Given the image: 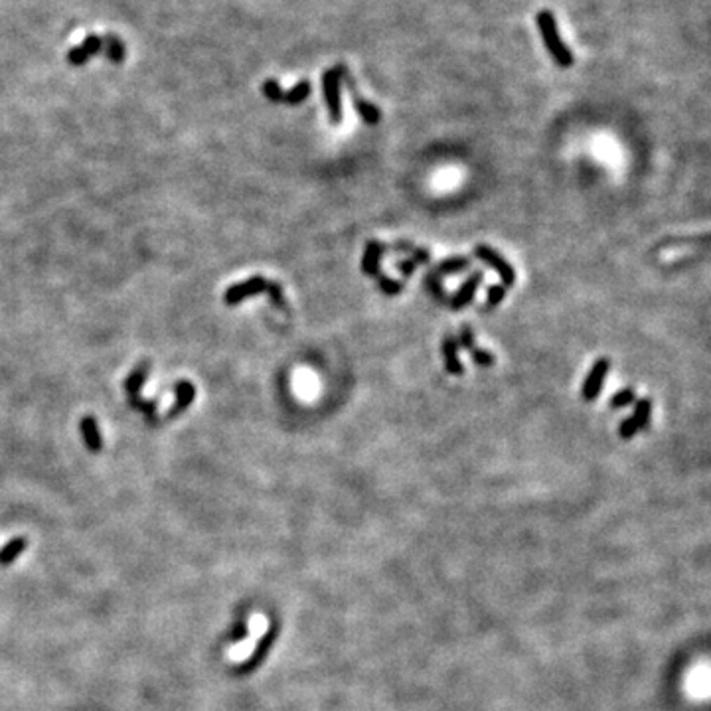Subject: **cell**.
<instances>
[{
    "mask_svg": "<svg viewBox=\"0 0 711 711\" xmlns=\"http://www.w3.org/2000/svg\"><path fill=\"white\" fill-rule=\"evenodd\" d=\"M267 287H269V281L265 277H261V275H255V277H249L245 281L231 285L230 289L223 293V301H226L228 306H235V304H241L249 296L267 293Z\"/></svg>",
    "mask_w": 711,
    "mask_h": 711,
    "instance_id": "cell-2",
    "label": "cell"
},
{
    "mask_svg": "<svg viewBox=\"0 0 711 711\" xmlns=\"http://www.w3.org/2000/svg\"><path fill=\"white\" fill-rule=\"evenodd\" d=\"M467 269H471V259L469 257H449L445 261H441L433 273L439 275V277H449V275H459V273H464Z\"/></svg>",
    "mask_w": 711,
    "mask_h": 711,
    "instance_id": "cell-16",
    "label": "cell"
},
{
    "mask_svg": "<svg viewBox=\"0 0 711 711\" xmlns=\"http://www.w3.org/2000/svg\"><path fill=\"white\" fill-rule=\"evenodd\" d=\"M336 70H338L340 79H344L346 85H348L350 91H352V101H354V107L356 111H358V115H360V119L370 126L377 125V123L381 121V111H379L374 103H370V101H366L364 97H360V93L356 91L354 81H352V77H350V72H346L344 65H338Z\"/></svg>",
    "mask_w": 711,
    "mask_h": 711,
    "instance_id": "cell-6",
    "label": "cell"
},
{
    "mask_svg": "<svg viewBox=\"0 0 711 711\" xmlns=\"http://www.w3.org/2000/svg\"><path fill=\"white\" fill-rule=\"evenodd\" d=\"M267 294H269V301H271L277 308H285L287 303H285V294H282V289L279 282L269 281V287H267Z\"/></svg>",
    "mask_w": 711,
    "mask_h": 711,
    "instance_id": "cell-26",
    "label": "cell"
},
{
    "mask_svg": "<svg viewBox=\"0 0 711 711\" xmlns=\"http://www.w3.org/2000/svg\"><path fill=\"white\" fill-rule=\"evenodd\" d=\"M506 293H508V289L504 287L502 282L500 285H492L490 289L486 291V308H496L504 301Z\"/></svg>",
    "mask_w": 711,
    "mask_h": 711,
    "instance_id": "cell-25",
    "label": "cell"
},
{
    "mask_svg": "<svg viewBox=\"0 0 711 711\" xmlns=\"http://www.w3.org/2000/svg\"><path fill=\"white\" fill-rule=\"evenodd\" d=\"M79 429H81V435H84V443L87 450L91 452H99L103 449V439H101V433H99V425H97V419L95 417H84L81 423H79Z\"/></svg>",
    "mask_w": 711,
    "mask_h": 711,
    "instance_id": "cell-15",
    "label": "cell"
},
{
    "mask_svg": "<svg viewBox=\"0 0 711 711\" xmlns=\"http://www.w3.org/2000/svg\"><path fill=\"white\" fill-rule=\"evenodd\" d=\"M459 344L455 336L447 334L441 342V352H443V360H445V370L450 376H462L464 374V366L460 364L459 358Z\"/></svg>",
    "mask_w": 711,
    "mask_h": 711,
    "instance_id": "cell-13",
    "label": "cell"
},
{
    "mask_svg": "<svg viewBox=\"0 0 711 711\" xmlns=\"http://www.w3.org/2000/svg\"><path fill=\"white\" fill-rule=\"evenodd\" d=\"M275 638H277V627L273 625V627L269 628L265 634H263L261 640L257 642V646H255V650H253L252 656L245 660L240 668H237V672H240V674H249V672H253V670L259 668V664H263V660L269 656V652H271V646H273V642H275Z\"/></svg>",
    "mask_w": 711,
    "mask_h": 711,
    "instance_id": "cell-9",
    "label": "cell"
},
{
    "mask_svg": "<svg viewBox=\"0 0 711 711\" xmlns=\"http://www.w3.org/2000/svg\"><path fill=\"white\" fill-rule=\"evenodd\" d=\"M87 60H89V56H87V52H85L81 46H75V48H72L67 52V62L72 63V65H85Z\"/></svg>",
    "mask_w": 711,
    "mask_h": 711,
    "instance_id": "cell-28",
    "label": "cell"
},
{
    "mask_svg": "<svg viewBox=\"0 0 711 711\" xmlns=\"http://www.w3.org/2000/svg\"><path fill=\"white\" fill-rule=\"evenodd\" d=\"M174 393H176V401L170 405L164 419H174L182 411H186L194 403V399H196V387H194V384H190V381H178L176 386H174Z\"/></svg>",
    "mask_w": 711,
    "mask_h": 711,
    "instance_id": "cell-12",
    "label": "cell"
},
{
    "mask_svg": "<svg viewBox=\"0 0 711 711\" xmlns=\"http://www.w3.org/2000/svg\"><path fill=\"white\" fill-rule=\"evenodd\" d=\"M129 405L136 411H141L150 423H157V401H147L143 398L129 399Z\"/></svg>",
    "mask_w": 711,
    "mask_h": 711,
    "instance_id": "cell-20",
    "label": "cell"
},
{
    "mask_svg": "<svg viewBox=\"0 0 711 711\" xmlns=\"http://www.w3.org/2000/svg\"><path fill=\"white\" fill-rule=\"evenodd\" d=\"M474 257H478L481 261H484L486 265H490L492 269L500 275L502 285L506 289H510L514 282H516V271H514V267L506 261L502 255L496 252L494 247H490V245H476V247H474Z\"/></svg>",
    "mask_w": 711,
    "mask_h": 711,
    "instance_id": "cell-4",
    "label": "cell"
},
{
    "mask_svg": "<svg viewBox=\"0 0 711 711\" xmlns=\"http://www.w3.org/2000/svg\"><path fill=\"white\" fill-rule=\"evenodd\" d=\"M263 95L271 101V103H282V97H285V91L281 89V85L277 79H267L263 84Z\"/></svg>",
    "mask_w": 711,
    "mask_h": 711,
    "instance_id": "cell-24",
    "label": "cell"
},
{
    "mask_svg": "<svg viewBox=\"0 0 711 711\" xmlns=\"http://www.w3.org/2000/svg\"><path fill=\"white\" fill-rule=\"evenodd\" d=\"M535 22H537V28L542 32V38H544L545 48H547V53L554 58V62L559 65V67H571L573 65V53L571 50L567 48L559 36V30H557V20L555 16L549 11H542L537 16H535Z\"/></svg>",
    "mask_w": 711,
    "mask_h": 711,
    "instance_id": "cell-1",
    "label": "cell"
},
{
    "mask_svg": "<svg viewBox=\"0 0 711 711\" xmlns=\"http://www.w3.org/2000/svg\"><path fill=\"white\" fill-rule=\"evenodd\" d=\"M457 344H459V348H464V350L471 354V358L474 360V364H476V366H481V367L494 366L496 358H494V354H490V352H486V350L478 348V344H476V338H474V332H472L471 326L464 325L462 328H460L459 336H457Z\"/></svg>",
    "mask_w": 711,
    "mask_h": 711,
    "instance_id": "cell-8",
    "label": "cell"
},
{
    "mask_svg": "<svg viewBox=\"0 0 711 711\" xmlns=\"http://www.w3.org/2000/svg\"><path fill=\"white\" fill-rule=\"evenodd\" d=\"M608 370H611L608 358H599L595 364H593L591 372L587 374L585 381H583V387H581V398H583V401H595L601 396V391L605 387Z\"/></svg>",
    "mask_w": 711,
    "mask_h": 711,
    "instance_id": "cell-7",
    "label": "cell"
},
{
    "mask_svg": "<svg viewBox=\"0 0 711 711\" xmlns=\"http://www.w3.org/2000/svg\"><path fill=\"white\" fill-rule=\"evenodd\" d=\"M650 419H652V401L648 398L638 399L637 405H634V413L628 419H625L618 427L620 439H632L637 433L648 427Z\"/></svg>",
    "mask_w": 711,
    "mask_h": 711,
    "instance_id": "cell-3",
    "label": "cell"
},
{
    "mask_svg": "<svg viewBox=\"0 0 711 711\" xmlns=\"http://www.w3.org/2000/svg\"><path fill=\"white\" fill-rule=\"evenodd\" d=\"M148 372H150V362L148 360H145V362H141L138 366L126 376L125 379V391H126V398L129 399H133V398H143L141 396V389H143V386L147 384V377H148Z\"/></svg>",
    "mask_w": 711,
    "mask_h": 711,
    "instance_id": "cell-14",
    "label": "cell"
},
{
    "mask_svg": "<svg viewBox=\"0 0 711 711\" xmlns=\"http://www.w3.org/2000/svg\"><path fill=\"white\" fill-rule=\"evenodd\" d=\"M409 259L415 265H427L431 261V252L423 249V247H413V252L409 253Z\"/></svg>",
    "mask_w": 711,
    "mask_h": 711,
    "instance_id": "cell-29",
    "label": "cell"
},
{
    "mask_svg": "<svg viewBox=\"0 0 711 711\" xmlns=\"http://www.w3.org/2000/svg\"><path fill=\"white\" fill-rule=\"evenodd\" d=\"M81 48H84L85 52H87V56L91 58L95 53L103 52V38H99V36L91 34V36L85 38V42L81 44Z\"/></svg>",
    "mask_w": 711,
    "mask_h": 711,
    "instance_id": "cell-27",
    "label": "cell"
},
{
    "mask_svg": "<svg viewBox=\"0 0 711 711\" xmlns=\"http://www.w3.org/2000/svg\"><path fill=\"white\" fill-rule=\"evenodd\" d=\"M26 545H28L26 537H14V540H11L8 544L0 549V565H11L12 561H16L24 554Z\"/></svg>",
    "mask_w": 711,
    "mask_h": 711,
    "instance_id": "cell-18",
    "label": "cell"
},
{
    "mask_svg": "<svg viewBox=\"0 0 711 711\" xmlns=\"http://www.w3.org/2000/svg\"><path fill=\"white\" fill-rule=\"evenodd\" d=\"M387 253V245L381 243V241L370 240L366 243V249H364V257H362V273L367 275V277H374L376 279L377 275L381 273L379 265H381V257Z\"/></svg>",
    "mask_w": 711,
    "mask_h": 711,
    "instance_id": "cell-11",
    "label": "cell"
},
{
    "mask_svg": "<svg viewBox=\"0 0 711 711\" xmlns=\"http://www.w3.org/2000/svg\"><path fill=\"white\" fill-rule=\"evenodd\" d=\"M482 279H484L482 271H476L474 275H471L467 281L462 282L459 287V291L452 294V299L449 301L450 308H452V311H462V308H467V306L474 301V294L478 291Z\"/></svg>",
    "mask_w": 711,
    "mask_h": 711,
    "instance_id": "cell-10",
    "label": "cell"
},
{
    "mask_svg": "<svg viewBox=\"0 0 711 711\" xmlns=\"http://www.w3.org/2000/svg\"><path fill=\"white\" fill-rule=\"evenodd\" d=\"M425 285H427V289L433 293V296H435L437 301H441V303L447 301V293H445V289H443V285H441L439 275H435L433 271L427 273V275H425Z\"/></svg>",
    "mask_w": 711,
    "mask_h": 711,
    "instance_id": "cell-23",
    "label": "cell"
},
{
    "mask_svg": "<svg viewBox=\"0 0 711 711\" xmlns=\"http://www.w3.org/2000/svg\"><path fill=\"white\" fill-rule=\"evenodd\" d=\"M376 281H377V287H379V291L384 294H387V296H396V294H399L401 291H403V281H396V279H389L387 275H384V273H379L376 277Z\"/></svg>",
    "mask_w": 711,
    "mask_h": 711,
    "instance_id": "cell-21",
    "label": "cell"
},
{
    "mask_svg": "<svg viewBox=\"0 0 711 711\" xmlns=\"http://www.w3.org/2000/svg\"><path fill=\"white\" fill-rule=\"evenodd\" d=\"M632 403H637V391L632 387H625V389H620V391H617L611 398V407L613 409L627 407V405H632Z\"/></svg>",
    "mask_w": 711,
    "mask_h": 711,
    "instance_id": "cell-22",
    "label": "cell"
},
{
    "mask_svg": "<svg viewBox=\"0 0 711 711\" xmlns=\"http://www.w3.org/2000/svg\"><path fill=\"white\" fill-rule=\"evenodd\" d=\"M103 50H105V56H107V60H109V62H113V63L125 62V56H126L125 44L121 42L115 34H107V36H105Z\"/></svg>",
    "mask_w": 711,
    "mask_h": 711,
    "instance_id": "cell-17",
    "label": "cell"
},
{
    "mask_svg": "<svg viewBox=\"0 0 711 711\" xmlns=\"http://www.w3.org/2000/svg\"><path fill=\"white\" fill-rule=\"evenodd\" d=\"M340 75L338 70H328L322 77V91H325V101L328 107V117L330 123L338 125L342 121V101H340Z\"/></svg>",
    "mask_w": 711,
    "mask_h": 711,
    "instance_id": "cell-5",
    "label": "cell"
},
{
    "mask_svg": "<svg viewBox=\"0 0 711 711\" xmlns=\"http://www.w3.org/2000/svg\"><path fill=\"white\" fill-rule=\"evenodd\" d=\"M415 269H417V265L411 261V259H401V261H398V271L401 273L403 277H411V275L415 273Z\"/></svg>",
    "mask_w": 711,
    "mask_h": 711,
    "instance_id": "cell-30",
    "label": "cell"
},
{
    "mask_svg": "<svg viewBox=\"0 0 711 711\" xmlns=\"http://www.w3.org/2000/svg\"><path fill=\"white\" fill-rule=\"evenodd\" d=\"M311 91H313V85H311V81H306V79H303V81H299V84L294 85L291 91H285V97H282V103H287V105H301V103H304V101L308 99V95H311Z\"/></svg>",
    "mask_w": 711,
    "mask_h": 711,
    "instance_id": "cell-19",
    "label": "cell"
}]
</instances>
